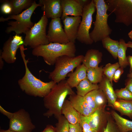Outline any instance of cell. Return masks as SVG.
<instances>
[{"label": "cell", "instance_id": "1", "mask_svg": "<svg viewBox=\"0 0 132 132\" xmlns=\"http://www.w3.org/2000/svg\"><path fill=\"white\" fill-rule=\"evenodd\" d=\"M23 44L20 47V53L25 68L24 76L18 81V84L21 90L26 94L35 97L44 98L50 92L57 83L52 80L48 82H44L34 76L27 66L29 60H26L24 51L27 49Z\"/></svg>", "mask_w": 132, "mask_h": 132}, {"label": "cell", "instance_id": "2", "mask_svg": "<svg viewBox=\"0 0 132 132\" xmlns=\"http://www.w3.org/2000/svg\"><path fill=\"white\" fill-rule=\"evenodd\" d=\"M75 94L66 79L56 84L44 98V105L47 109L44 115L48 117L53 115L57 119L62 115L61 109L66 97Z\"/></svg>", "mask_w": 132, "mask_h": 132}, {"label": "cell", "instance_id": "3", "mask_svg": "<svg viewBox=\"0 0 132 132\" xmlns=\"http://www.w3.org/2000/svg\"><path fill=\"white\" fill-rule=\"evenodd\" d=\"M76 49L75 43L70 42L66 44L50 43L39 46L33 49L32 54L37 56H41L47 65L55 64L57 59L64 55L75 56Z\"/></svg>", "mask_w": 132, "mask_h": 132}, {"label": "cell", "instance_id": "4", "mask_svg": "<svg viewBox=\"0 0 132 132\" xmlns=\"http://www.w3.org/2000/svg\"><path fill=\"white\" fill-rule=\"evenodd\" d=\"M96 13L93 29L89 33L91 39L96 43L109 36L112 30L108 25V20L109 15L107 13L108 9L104 0H93Z\"/></svg>", "mask_w": 132, "mask_h": 132}, {"label": "cell", "instance_id": "5", "mask_svg": "<svg viewBox=\"0 0 132 132\" xmlns=\"http://www.w3.org/2000/svg\"><path fill=\"white\" fill-rule=\"evenodd\" d=\"M41 6L39 3H37L34 0L31 6L21 13L17 15H10L7 18L3 17L0 18V22L7 21L9 19H14L15 21H9L7 25L9 26L5 31L6 33L9 34L14 32L16 34L19 35L26 32L31 28L34 24L31 20V18L34 11L38 7Z\"/></svg>", "mask_w": 132, "mask_h": 132}, {"label": "cell", "instance_id": "6", "mask_svg": "<svg viewBox=\"0 0 132 132\" xmlns=\"http://www.w3.org/2000/svg\"><path fill=\"white\" fill-rule=\"evenodd\" d=\"M82 55L75 56L64 55L58 58L54 70L49 73V78L56 83L66 79L67 74L81 65L84 57Z\"/></svg>", "mask_w": 132, "mask_h": 132}, {"label": "cell", "instance_id": "7", "mask_svg": "<svg viewBox=\"0 0 132 132\" xmlns=\"http://www.w3.org/2000/svg\"><path fill=\"white\" fill-rule=\"evenodd\" d=\"M48 18L43 13L40 19L25 34L23 45L33 49L38 46L49 44L46 34Z\"/></svg>", "mask_w": 132, "mask_h": 132}, {"label": "cell", "instance_id": "8", "mask_svg": "<svg viewBox=\"0 0 132 132\" xmlns=\"http://www.w3.org/2000/svg\"><path fill=\"white\" fill-rule=\"evenodd\" d=\"M108 11L114 13L115 22L127 26L132 24V0H106Z\"/></svg>", "mask_w": 132, "mask_h": 132}, {"label": "cell", "instance_id": "9", "mask_svg": "<svg viewBox=\"0 0 132 132\" xmlns=\"http://www.w3.org/2000/svg\"><path fill=\"white\" fill-rule=\"evenodd\" d=\"M96 10L93 0L84 7L83 9L81 20L78 30L77 40L87 45H91L94 42L91 38L89 31L92 22V16Z\"/></svg>", "mask_w": 132, "mask_h": 132}, {"label": "cell", "instance_id": "10", "mask_svg": "<svg viewBox=\"0 0 132 132\" xmlns=\"http://www.w3.org/2000/svg\"><path fill=\"white\" fill-rule=\"evenodd\" d=\"M10 120L9 129L15 132H32L35 126L28 113L21 109L14 113L9 112L7 116Z\"/></svg>", "mask_w": 132, "mask_h": 132}, {"label": "cell", "instance_id": "11", "mask_svg": "<svg viewBox=\"0 0 132 132\" xmlns=\"http://www.w3.org/2000/svg\"><path fill=\"white\" fill-rule=\"evenodd\" d=\"M23 43L22 36L16 34L10 37L4 44L2 50H0V55L6 63H14L16 60L17 50Z\"/></svg>", "mask_w": 132, "mask_h": 132}, {"label": "cell", "instance_id": "12", "mask_svg": "<svg viewBox=\"0 0 132 132\" xmlns=\"http://www.w3.org/2000/svg\"><path fill=\"white\" fill-rule=\"evenodd\" d=\"M106 105L96 110L86 118L94 132H103L110 113L105 110Z\"/></svg>", "mask_w": 132, "mask_h": 132}, {"label": "cell", "instance_id": "13", "mask_svg": "<svg viewBox=\"0 0 132 132\" xmlns=\"http://www.w3.org/2000/svg\"><path fill=\"white\" fill-rule=\"evenodd\" d=\"M47 36L50 43L66 44L70 42L63 28L60 18L51 19Z\"/></svg>", "mask_w": 132, "mask_h": 132}, {"label": "cell", "instance_id": "14", "mask_svg": "<svg viewBox=\"0 0 132 132\" xmlns=\"http://www.w3.org/2000/svg\"><path fill=\"white\" fill-rule=\"evenodd\" d=\"M42 10L48 19L61 17L62 11L61 0H40Z\"/></svg>", "mask_w": 132, "mask_h": 132}, {"label": "cell", "instance_id": "15", "mask_svg": "<svg viewBox=\"0 0 132 132\" xmlns=\"http://www.w3.org/2000/svg\"><path fill=\"white\" fill-rule=\"evenodd\" d=\"M81 16L66 17L63 20L64 30L69 41L75 43L80 23Z\"/></svg>", "mask_w": 132, "mask_h": 132}, {"label": "cell", "instance_id": "16", "mask_svg": "<svg viewBox=\"0 0 132 132\" xmlns=\"http://www.w3.org/2000/svg\"><path fill=\"white\" fill-rule=\"evenodd\" d=\"M61 2L62 11V20L69 15L82 16L83 8L77 0H61Z\"/></svg>", "mask_w": 132, "mask_h": 132}, {"label": "cell", "instance_id": "17", "mask_svg": "<svg viewBox=\"0 0 132 132\" xmlns=\"http://www.w3.org/2000/svg\"><path fill=\"white\" fill-rule=\"evenodd\" d=\"M68 99L81 115L88 116L95 110L89 105L83 97L78 96L75 93L69 96Z\"/></svg>", "mask_w": 132, "mask_h": 132}, {"label": "cell", "instance_id": "18", "mask_svg": "<svg viewBox=\"0 0 132 132\" xmlns=\"http://www.w3.org/2000/svg\"><path fill=\"white\" fill-rule=\"evenodd\" d=\"M102 54L98 50H88L84 56L82 63L87 68H96L102 60Z\"/></svg>", "mask_w": 132, "mask_h": 132}, {"label": "cell", "instance_id": "19", "mask_svg": "<svg viewBox=\"0 0 132 132\" xmlns=\"http://www.w3.org/2000/svg\"><path fill=\"white\" fill-rule=\"evenodd\" d=\"M87 69L82 64L77 66L74 71L67 74L69 78L67 82L71 88H76L81 81L87 78Z\"/></svg>", "mask_w": 132, "mask_h": 132}, {"label": "cell", "instance_id": "20", "mask_svg": "<svg viewBox=\"0 0 132 132\" xmlns=\"http://www.w3.org/2000/svg\"><path fill=\"white\" fill-rule=\"evenodd\" d=\"M62 114L69 124H75L79 122L80 115L74 108L68 99H66L61 109Z\"/></svg>", "mask_w": 132, "mask_h": 132}, {"label": "cell", "instance_id": "21", "mask_svg": "<svg viewBox=\"0 0 132 132\" xmlns=\"http://www.w3.org/2000/svg\"><path fill=\"white\" fill-rule=\"evenodd\" d=\"M99 83V88L102 90L106 96L108 105L112 108L114 103L117 99L112 86L109 79L104 75L102 81Z\"/></svg>", "mask_w": 132, "mask_h": 132}, {"label": "cell", "instance_id": "22", "mask_svg": "<svg viewBox=\"0 0 132 132\" xmlns=\"http://www.w3.org/2000/svg\"><path fill=\"white\" fill-rule=\"evenodd\" d=\"M112 108L119 111L121 115L127 116L132 119V100L117 99Z\"/></svg>", "mask_w": 132, "mask_h": 132}, {"label": "cell", "instance_id": "23", "mask_svg": "<svg viewBox=\"0 0 132 132\" xmlns=\"http://www.w3.org/2000/svg\"><path fill=\"white\" fill-rule=\"evenodd\" d=\"M111 115L121 132L132 131V121L124 118L114 110L111 111Z\"/></svg>", "mask_w": 132, "mask_h": 132}, {"label": "cell", "instance_id": "24", "mask_svg": "<svg viewBox=\"0 0 132 132\" xmlns=\"http://www.w3.org/2000/svg\"><path fill=\"white\" fill-rule=\"evenodd\" d=\"M76 88V94L82 97L92 91L98 90L99 88V85L92 83L87 78L81 81Z\"/></svg>", "mask_w": 132, "mask_h": 132}, {"label": "cell", "instance_id": "25", "mask_svg": "<svg viewBox=\"0 0 132 132\" xmlns=\"http://www.w3.org/2000/svg\"><path fill=\"white\" fill-rule=\"evenodd\" d=\"M119 47L117 53L118 63L120 67L124 69L129 64L126 55V52L128 48L126 43L123 39L119 40Z\"/></svg>", "mask_w": 132, "mask_h": 132}, {"label": "cell", "instance_id": "26", "mask_svg": "<svg viewBox=\"0 0 132 132\" xmlns=\"http://www.w3.org/2000/svg\"><path fill=\"white\" fill-rule=\"evenodd\" d=\"M101 42L103 47L111 54L114 59H117V53L119 47V41L113 40L109 36L103 39Z\"/></svg>", "mask_w": 132, "mask_h": 132}, {"label": "cell", "instance_id": "27", "mask_svg": "<svg viewBox=\"0 0 132 132\" xmlns=\"http://www.w3.org/2000/svg\"><path fill=\"white\" fill-rule=\"evenodd\" d=\"M34 0H10L12 6V11L10 15H17L27 9L32 5Z\"/></svg>", "mask_w": 132, "mask_h": 132}, {"label": "cell", "instance_id": "28", "mask_svg": "<svg viewBox=\"0 0 132 132\" xmlns=\"http://www.w3.org/2000/svg\"><path fill=\"white\" fill-rule=\"evenodd\" d=\"M103 67L101 66L96 68L87 69V78L92 83L97 84L102 81L104 75Z\"/></svg>", "mask_w": 132, "mask_h": 132}, {"label": "cell", "instance_id": "29", "mask_svg": "<svg viewBox=\"0 0 132 132\" xmlns=\"http://www.w3.org/2000/svg\"><path fill=\"white\" fill-rule=\"evenodd\" d=\"M120 67L118 62L114 64L108 63L103 67V74L109 79L113 86V78L116 70Z\"/></svg>", "mask_w": 132, "mask_h": 132}, {"label": "cell", "instance_id": "30", "mask_svg": "<svg viewBox=\"0 0 132 132\" xmlns=\"http://www.w3.org/2000/svg\"><path fill=\"white\" fill-rule=\"evenodd\" d=\"M57 120L55 127L56 132H69V123L65 117L62 115Z\"/></svg>", "mask_w": 132, "mask_h": 132}, {"label": "cell", "instance_id": "31", "mask_svg": "<svg viewBox=\"0 0 132 132\" xmlns=\"http://www.w3.org/2000/svg\"><path fill=\"white\" fill-rule=\"evenodd\" d=\"M117 99L132 100V93L126 87L115 90Z\"/></svg>", "mask_w": 132, "mask_h": 132}, {"label": "cell", "instance_id": "32", "mask_svg": "<svg viewBox=\"0 0 132 132\" xmlns=\"http://www.w3.org/2000/svg\"><path fill=\"white\" fill-rule=\"evenodd\" d=\"M95 101L98 109L106 105L108 102L106 96L102 90L99 88L97 90L95 97Z\"/></svg>", "mask_w": 132, "mask_h": 132}, {"label": "cell", "instance_id": "33", "mask_svg": "<svg viewBox=\"0 0 132 132\" xmlns=\"http://www.w3.org/2000/svg\"><path fill=\"white\" fill-rule=\"evenodd\" d=\"M103 132H121L116 125L111 114L108 118L107 126Z\"/></svg>", "mask_w": 132, "mask_h": 132}, {"label": "cell", "instance_id": "34", "mask_svg": "<svg viewBox=\"0 0 132 132\" xmlns=\"http://www.w3.org/2000/svg\"><path fill=\"white\" fill-rule=\"evenodd\" d=\"M97 90L92 91L83 97L89 105L95 110L98 109L95 101V97Z\"/></svg>", "mask_w": 132, "mask_h": 132}, {"label": "cell", "instance_id": "35", "mask_svg": "<svg viewBox=\"0 0 132 132\" xmlns=\"http://www.w3.org/2000/svg\"><path fill=\"white\" fill-rule=\"evenodd\" d=\"M2 3L0 10L3 13L6 14H11L12 11V6L10 0H0Z\"/></svg>", "mask_w": 132, "mask_h": 132}, {"label": "cell", "instance_id": "36", "mask_svg": "<svg viewBox=\"0 0 132 132\" xmlns=\"http://www.w3.org/2000/svg\"><path fill=\"white\" fill-rule=\"evenodd\" d=\"M79 123L82 129L83 132H94L85 116L80 115Z\"/></svg>", "mask_w": 132, "mask_h": 132}, {"label": "cell", "instance_id": "37", "mask_svg": "<svg viewBox=\"0 0 132 132\" xmlns=\"http://www.w3.org/2000/svg\"><path fill=\"white\" fill-rule=\"evenodd\" d=\"M69 132H83L79 122L75 124H69Z\"/></svg>", "mask_w": 132, "mask_h": 132}, {"label": "cell", "instance_id": "38", "mask_svg": "<svg viewBox=\"0 0 132 132\" xmlns=\"http://www.w3.org/2000/svg\"><path fill=\"white\" fill-rule=\"evenodd\" d=\"M124 72L123 69L120 67L118 69L115 71L113 78V81L114 82H118L120 77Z\"/></svg>", "mask_w": 132, "mask_h": 132}, {"label": "cell", "instance_id": "39", "mask_svg": "<svg viewBox=\"0 0 132 132\" xmlns=\"http://www.w3.org/2000/svg\"><path fill=\"white\" fill-rule=\"evenodd\" d=\"M41 132H56L55 127L51 125H48Z\"/></svg>", "mask_w": 132, "mask_h": 132}, {"label": "cell", "instance_id": "40", "mask_svg": "<svg viewBox=\"0 0 132 132\" xmlns=\"http://www.w3.org/2000/svg\"><path fill=\"white\" fill-rule=\"evenodd\" d=\"M125 87L132 93V78H130L127 80L125 84Z\"/></svg>", "mask_w": 132, "mask_h": 132}, {"label": "cell", "instance_id": "41", "mask_svg": "<svg viewBox=\"0 0 132 132\" xmlns=\"http://www.w3.org/2000/svg\"><path fill=\"white\" fill-rule=\"evenodd\" d=\"M83 8L86 6L91 2V0H77Z\"/></svg>", "mask_w": 132, "mask_h": 132}, {"label": "cell", "instance_id": "42", "mask_svg": "<svg viewBox=\"0 0 132 132\" xmlns=\"http://www.w3.org/2000/svg\"><path fill=\"white\" fill-rule=\"evenodd\" d=\"M129 64L130 66V72L132 71V56L128 55L127 57Z\"/></svg>", "mask_w": 132, "mask_h": 132}, {"label": "cell", "instance_id": "43", "mask_svg": "<svg viewBox=\"0 0 132 132\" xmlns=\"http://www.w3.org/2000/svg\"><path fill=\"white\" fill-rule=\"evenodd\" d=\"M3 59L0 55V69L1 70L3 67L4 63Z\"/></svg>", "mask_w": 132, "mask_h": 132}, {"label": "cell", "instance_id": "44", "mask_svg": "<svg viewBox=\"0 0 132 132\" xmlns=\"http://www.w3.org/2000/svg\"><path fill=\"white\" fill-rule=\"evenodd\" d=\"M126 45L128 48L129 47L132 48V41L128 42L126 43Z\"/></svg>", "mask_w": 132, "mask_h": 132}, {"label": "cell", "instance_id": "45", "mask_svg": "<svg viewBox=\"0 0 132 132\" xmlns=\"http://www.w3.org/2000/svg\"><path fill=\"white\" fill-rule=\"evenodd\" d=\"M128 35L130 39L132 40V29L128 33Z\"/></svg>", "mask_w": 132, "mask_h": 132}, {"label": "cell", "instance_id": "46", "mask_svg": "<svg viewBox=\"0 0 132 132\" xmlns=\"http://www.w3.org/2000/svg\"><path fill=\"white\" fill-rule=\"evenodd\" d=\"M0 132H15L9 129H8L7 130H0Z\"/></svg>", "mask_w": 132, "mask_h": 132}, {"label": "cell", "instance_id": "47", "mask_svg": "<svg viewBox=\"0 0 132 132\" xmlns=\"http://www.w3.org/2000/svg\"><path fill=\"white\" fill-rule=\"evenodd\" d=\"M127 77L129 78H132V71L128 74Z\"/></svg>", "mask_w": 132, "mask_h": 132}, {"label": "cell", "instance_id": "48", "mask_svg": "<svg viewBox=\"0 0 132 132\" xmlns=\"http://www.w3.org/2000/svg\"><path fill=\"white\" fill-rule=\"evenodd\" d=\"M129 132H132V131H131Z\"/></svg>", "mask_w": 132, "mask_h": 132}]
</instances>
